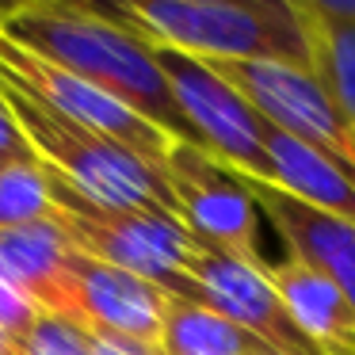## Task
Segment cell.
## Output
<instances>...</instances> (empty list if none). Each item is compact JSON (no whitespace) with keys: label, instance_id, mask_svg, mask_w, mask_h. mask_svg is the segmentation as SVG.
Here are the masks:
<instances>
[{"label":"cell","instance_id":"3957f363","mask_svg":"<svg viewBox=\"0 0 355 355\" xmlns=\"http://www.w3.org/2000/svg\"><path fill=\"white\" fill-rule=\"evenodd\" d=\"M16 123L24 126L35 157L62 180H69L80 195L107 210H146V214H172L180 218L172 187L161 168L141 161L126 146L73 123V119L50 111L24 88H12L0 80Z\"/></svg>","mask_w":355,"mask_h":355},{"label":"cell","instance_id":"30bf717a","mask_svg":"<svg viewBox=\"0 0 355 355\" xmlns=\"http://www.w3.org/2000/svg\"><path fill=\"white\" fill-rule=\"evenodd\" d=\"M191 279L202 294V306L230 317L237 329H245L260 344L279 347V352H298V355L317 352L313 340L298 329V321L291 317L286 302L271 286L268 268L245 263L237 256L199 241L195 256H191Z\"/></svg>","mask_w":355,"mask_h":355},{"label":"cell","instance_id":"9a60e30c","mask_svg":"<svg viewBox=\"0 0 355 355\" xmlns=\"http://www.w3.org/2000/svg\"><path fill=\"white\" fill-rule=\"evenodd\" d=\"M260 344L245 329L222 317L218 309L199 306V302L172 298L168 321H164V355H248Z\"/></svg>","mask_w":355,"mask_h":355},{"label":"cell","instance_id":"44dd1931","mask_svg":"<svg viewBox=\"0 0 355 355\" xmlns=\"http://www.w3.org/2000/svg\"><path fill=\"white\" fill-rule=\"evenodd\" d=\"M0 355H19V340L0 324Z\"/></svg>","mask_w":355,"mask_h":355},{"label":"cell","instance_id":"5b68a950","mask_svg":"<svg viewBox=\"0 0 355 355\" xmlns=\"http://www.w3.org/2000/svg\"><path fill=\"white\" fill-rule=\"evenodd\" d=\"M0 80L12 85V88H24L27 96H35V100L46 103L58 115H65V119H73V123H80V126H88V130L126 146L130 153H138L141 161H149L161 172L180 146L172 134H164L161 126H153L149 119H141L138 111L119 103L115 96H107L103 88L88 85L77 73L62 69V65H54V62H42L31 50H19L16 42H8L4 35H0Z\"/></svg>","mask_w":355,"mask_h":355},{"label":"cell","instance_id":"d6986e66","mask_svg":"<svg viewBox=\"0 0 355 355\" xmlns=\"http://www.w3.org/2000/svg\"><path fill=\"white\" fill-rule=\"evenodd\" d=\"M4 164H42V161L35 157L24 126L16 123L8 100H4V88H0V168Z\"/></svg>","mask_w":355,"mask_h":355},{"label":"cell","instance_id":"6da1fadb","mask_svg":"<svg viewBox=\"0 0 355 355\" xmlns=\"http://www.w3.org/2000/svg\"><path fill=\"white\" fill-rule=\"evenodd\" d=\"M0 35L19 50H31L42 62H54L88 85L103 88L176 141L199 146L161 69L157 50L141 42L123 19H115L111 8L73 4V0L12 4L8 19L0 24Z\"/></svg>","mask_w":355,"mask_h":355},{"label":"cell","instance_id":"7a4b0ae2","mask_svg":"<svg viewBox=\"0 0 355 355\" xmlns=\"http://www.w3.org/2000/svg\"><path fill=\"white\" fill-rule=\"evenodd\" d=\"M111 12L141 42L195 62H283L309 69L294 0H123Z\"/></svg>","mask_w":355,"mask_h":355},{"label":"cell","instance_id":"9c48e42d","mask_svg":"<svg viewBox=\"0 0 355 355\" xmlns=\"http://www.w3.org/2000/svg\"><path fill=\"white\" fill-rule=\"evenodd\" d=\"M164 180L172 187L180 222L210 248L237 256L245 263L268 268L256 248V207L248 184L230 172L218 157H210L202 146H187L180 141L176 153L164 164Z\"/></svg>","mask_w":355,"mask_h":355},{"label":"cell","instance_id":"277c9868","mask_svg":"<svg viewBox=\"0 0 355 355\" xmlns=\"http://www.w3.org/2000/svg\"><path fill=\"white\" fill-rule=\"evenodd\" d=\"M46 172L50 191H54V222L65 230L77 252L149 279L180 302L202 306V294L191 279V256L199 237L180 218L146 214V210H107L88 195H80L54 168Z\"/></svg>","mask_w":355,"mask_h":355},{"label":"cell","instance_id":"52a82bcc","mask_svg":"<svg viewBox=\"0 0 355 355\" xmlns=\"http://www.w3.org/2000/svg\"><path fill=\"white\" fill-rule=\"evenodd\" d=\"M168 306L172 294H164L149 279L92 260L85 252H73L54 317H65L96 336L123 340V344L141 347L149 355H164L161 344Z\"/></svg>","mask_w":355,"mask_h":355},{"label":"cell","instance_id":"7c38bea8","mask_svg":"<svg viewBox=\"0 0 355 355\" xmlns=\"http://www.w3.org/2000/svg\"><path fill=\"white\" fill-rule=\"evenodd\" d=\"M263 149L271 164V187L355 222V172L347 164H340L324 149L283 134L268 119H263Z\"/></svg>","mask_w":355,"mask_h":355},{"label":"cell","instance_id":"ba28073f","mask_svg":"<svg viewBox=\"0 0 355 355\" xmlns=\"http://www.w3.org/2000/svg\"><path fill=\"white\" fill-rule=\"evenodd\" d=\"M157 58H161V69L199 146L237 176L271 184V164L263 149V115H256L252 103L241 100L210 65L176 54V50H157Z\"/></svg>","mask_w":355,"mask_h":355},{"label":"cell","instance_id":"4fadbf2b","mask_svg":"<svg viewBox=\"0 0 355 355\" xmlns=\"http://www.w3.org/2000/svg\"><path fill=\"white\" fill-rule=\"evenodd\" d=\"M309 69L355 130V0H294Z\"/></svg>","mask_w":355,"mask_h":355},{"label":"cell","instance_id":"ffe728a7","mask_svg":"<svg viewBox=\"0 0 355 355\" xmlns=\"http://www.w3.org/2000/svg\"><path fill=\"white\" fill-rule=\"evenodd\" d=\"M88 336H92V355H149L141 347L123 344V340H107V336H96V332H88Z\"/></svg>","mask_w":355,"mask_h":355},{"label":"cell","instance_id":"2e32d148","mask_svg":"<svg viewBox=\"0 0 355 355\" xmlns=\"http://www.w3.org/2000/svg\"><path fill=\"white\" fill-rule=\"evenodd\" d=\"M54 218L46 164H4L0 168V230H19Z\"/></svg>","mask_w":355,"mask_h":355},{"label":"cell","instance_id":"e0dca14e","mask_svg":"<svg viewBox=\"0 0 355 355\" xmlns=\"http://www.w3.org/2000/svg\"><path fill=\"white\" fill-rule=\"evenodd\" d=\"M19 355H92V336L65 317L42 313L39 324L19 340Z\"/></svg>","mask_w":355,"mask_h":355},{"label":"cell","instance_id":"8992f818","mask_svg":"<svg viewBox=\"0 0 355 355\" xmlns=\"http://www.w3.org/2000/svg\"><path fill=\"white\" fill-rule=\"evenodd\" d=\"M233 88L256 115H263L283 134L324 149L340 164L355 172V130L329 96V88L313 77V69L283 62H202Z\"/></svg>","mask_w":355,"mask_h":355},{"label":"cell","instance_id":"8fae6325","mask_svg":"<svg viewBox=\"0 0 355 355\" xmlns=\"http://www.w3.org/2000/svg\"><path fill=\"white\" fill-rule=\"evenodd\" d=\"M245 184L252 191L260 214L286 241L294 260L329 275L355 306V222L352 218H340L332 210L313 207V202H302L271 184H260V180H245Z\"/></svg>","mask_w":355,"mask_h":355},{"label":"cell","instance_id":"5bb4252c","mask_svg":"<svg viewBox=\"0 0 355 355\" xmlns=\"http://www.w3.org/2000/svg\"><path fill=\"white\" fill-rule=\"evenodd\" d=\"M73 252L77 248L54 218L19 230H0V275L24 286L42 306V313H54Z\"/></svg>","mask_w":355,"mask_h":355},{"label":"cell","instance_id":"7402d4cb","mask_svg":"<svg viewBox=\"0 0 355 355\" xmlns=\"http://www.w3.org/2000/svg\"><path fill=\"white\" fill-rule=\"evenodd\" d=\"M248 355H298V352H279V347H268V344H256ZM313 355H321V352H313Z\"/></svg>","mask_w":355,"mask_h":355},{"label":"cell","instance_id":"ac0fdd59","mask_svg":"<svg viewBox=\"0 0 355 355\" xmlns=\"http://www.w3.org/2000/svg\"><path fill=\"white\" fill-rule=\"evenodd\" d=\"M39 317H42L39 302H35L24 286H16L12 279L0 275V324H4L16 340H24L27 332L39 324Z\"/></svg>","mask_w":355,"mask_h":355}]
</instances>
